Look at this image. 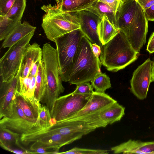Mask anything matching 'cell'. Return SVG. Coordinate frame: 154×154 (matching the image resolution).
I'll use <instances>...</instances> for the list:
<instances>
[{
  "label": "cell",
  "mask_w": 154,
  "mask_h": 154,
  "mask_svg": "<svg viewBox=\"0 0 154 154\" xmlns=\"http://www.w3.org/2000/svg\"><path fill=\"white\" fill-rule=\"evenodd\" d=\"M109 152L106 150L92 149L74 147L70 150L58 154H107Z\"/></svg>",
  "instance_id": "obj_29"
},
{
  "label": "cell",
  "mask_w": 154,
  "mask_h": 154,
  "mask_svg": "<svg viewBox=\"0 0 154 154\" xmlns=\"http://www.w3.org/2000/svg\"><path fill=\"white\" fill-rule=\"evenodd\" d=\"M119 31L110 22L106 16L101 18L98 26V33L100 41L102 45L113 38Z\"/></svg>",
  "instance_id": "obj_20"
},
{
  "label": "cell",
  "mask_w": 154,
  "mask_h": 154,
  "mask_svg": "<svg viewBox=\"0 0 154 154\" xmlns=\"http://www.w3.org/2000/svg\"><path fill=\"white\" fill-rule=\"evenodd\" d=\"M146 50L150 54L154 52V31L149 39Z\"/></svg>",
  "instance_id": "obj_36"
},
{
  "label": "cell",
  "mask_w": 154,
  "mask_h": 154,
  "mask_svg": "<svg viewBox=\"0 0 154 154\" xmlns=\"http://www.w3.org/2000/svg\"><path fill=\"white\" fill-rule=\"evenodd\" d=\"M95 0H63L59 7L64 12L74 13L88 7Z\"/></svg>",
  "instance_id": "obj_25"
},
{
  "label": "cell",
  "mask_w": 154,
  "mask_h": 154,
  "mask_svg": "<svg viewBox=\"0 0 154 154\" xmlns=\"http://www.w3.org/2000/svg\"><path fill=\"white\" fill-rule=\"evenodd\" d=\"M45 14L42 26L47 38L55 42L61 36L80 29L78 18L75 13L64 12L57 5L49 4L41 7Z\"/></svg>",
  "instance_id": "obj_4"
},
{
  "label": "cell",
  "mask_w": 154,
  "mask_h": 154,
  "mask_svg": "<svg viewBox=\"0 0 154 154\" xmlns=\"http://www.w3.org/2000/svg\"><path fill=\"white\" fill-rule=\"evenodd\" d=\"M92 43L84 36L82 39L70 75L69 83L76 85L91 81L101 71V63L94 55Z\"/></svg>",
  "instance_id": "obj_5"
},
{
  "label": "cell",
  "mask_w": 154,
  "mask_h": 154,
  "mask_svg": "<svg viewBox=\"0 0 154 154\" xmlns=\"http://www.w3.org/2000/svg\"><path fill=\"white\" fill-rule=\"evenodd\" d=\"M117 102L105 93L94 91L88 105L75 115L66 119H75L92 113L101 112Z\"/></svg>",
  "instance_id": "obj_15"
},
{
  "label": "cell",
  "mask_w": 154,
  "mask_h": 154,
  "mask_svg": "<svg viewBox=\"0 0 154 154\" xmlns=\"http://www.w3.org/2000/svg\"><path fill=\"white\" fill-rule=\"evenodd\" d=\"M83 10L91 12L101 19L103 16H106L110 22L115 27L116 13L110 7L103 3L95 0Z\"/></svg>",
  "instance_id": "obj_22"
},
{
  "label": "cell",
  "mask_w": 154,
  "mask_h": 154,
  "mask_svg": "<svg viewBox=\"0 0 154 154\" xmlns=\"http://www.w3.org/2000/svg\"><path fill=\"white\" fill-rule=\"evenodd\" d=\"M47 85L45 66L42 58L40 60L36 76L34 96L40 102L43 97Z\"/></svg>",
  "instance_id": "obj_24"
},
{
  "label": "cell",
  "mask_w": 154,
  "mask_h": 154,
  "mask_svg": "<svg viewBox=\"0 0 154 154\" xmlns=\"http://www.w3.org/2000/svg\"><path fill=\"white\" fill-rule=\"evenodd\" d=\"M15 0H0V16H5Z\"/></svg>",
  "instance_id": "obj_32"
},
{
  "label": "cell",
  "mask_w": 154,
  "mask_h": 154,
  "mask_svg": "<svg viewBox=\"0 0 154 154\" xmlns=\"http://www.w3.org/2000/svg\"><path fill=\"white\" fill-rule=\"evenodd\" d=\"M40 60L35 62L33 64L30 70L29 74V76L33 77L36 76L39 63Z\"/></svg>",
  "instance_id": "obj_39"
},
{
  "label": "cell",
  "mask_w": 154,
  "mask_h": 154,
  "mask_svg": "<svg viewBox=\"0 0 154 154\" xmlns=\"http://www.w3.org/2000/svg\"><path fill=\"white\" fill-rule=\"evenodd\" d=\"M152 81L154 82V59L152 61Z\"/></svg>",
  "instance_id": "obj_40"
},
{
  "label": "cell",
  "mask_w": 154,
  "mask_h": 154,
  "mask_svg": "<svg viewBox=\"0 0 154 154\" xmlns=\"http://www.w3.org/2000/svg\"><path fill=\"white\" fill-rule=\"evenodd\" d=\"M26 5V0H15L5 16L16 24L21 22L22 18Z\"/></svg>",
  "instance_id": "obj_26"
},
{
  "label": "cell",
  "mask_w": 154,
  "mask_h": 154,
  "mask_svg": "<svg viewBox=\"0 0 154 154\" xmlns=\"http://www.w3.org/2000/svg\"><path fill=\"white\" fill-rule=\"evenodd\" d=\"M42 50L35 42L29 44L24 51L22 57L21 76L25 78L29 75L33 64L42 57Z\"/></svg>",
  "instance_id": "obj_18"
},
{
  "label": "cell",
  "mask_w": 154,
  "mask_h": 154,
  "mask_svg": "<svg viewBox=\"0 0 154 154\" xmlns=\"http://www.w3.org/2000/svg\"><path fill=\"white\" fill-rule=\"evenodd\" d=\"M42 50L47 85L41 102L45 104L52 117L56 100L65 88L60 75L56 49L46 43L43 45Z\"/></svg>",
  "instance_id": "obj_3"
},
{
  "label": "cell",
  "mask_w": 154,
  "mask_h": 154,
  "mask_svg": "<svg viewBox=\"0 0 154 154\" xmlns=\"http://www.w3.org/2000/svg\"><path fill=\"white\" fill-rule=\"evenodd\" d=\"M32 32L9 48L0 59L1 81L6 82L13 77L20 66L23 54L34 35Z\"/></svg>",
  "instance_id": "obj_9"
},
{
  "label": "cell",
  "mask_w": 154,
  "mask_h": 154,
  "mask_svg": "<svg viewBox=\"0 0 154 154\" xmlns=\"http://www.w3.org/2000/svg\"><path fill=\"white\" fill-rule=\"evenodd\" d=\"M77 17L82 32L91 43L100 46L101 49L103 45L100 42L98 33V26L101 18L89 11L82 10L74 12Z\"/></svg>",
  "instance_id": "obj_14"
},
{
  "label": "cell",
  "mask_w": 154,
  "mask_h": 154,
  "mask_svg": "<svg viewBox=\"0 0 154 154\" xmlns=\"http://www.w3.org/2000/svg\"><path fill=\"white\" fill-rule=\"evenodd\" d=\"M152 61L147 59L134 72L130 81L131 90L138 99L147 97L150 83L152 82Z\"/></svg>",
  "instance_id": "obj_13"
},
{
  "label": "cell",
  "mask_w": 154,
  "mask_h": 154,
  "mask_svg": "<svg viewBox=\"0 0 154 154\" xmlns=\"http://www.w3.org/2000/svg\"><path fill=\"white\" fill-rule=\"evenodd\" d=\"M100 55L101 64L109 71L116 72L135 61L139 52L133 48L125 35L119 31L108 43L103 45Z\"/></svg>",
  "instance_id": "obj_2"
},
{
  "label": "cell",
  "mask_w": 154,
  "mask_h": 154,
  "mask_svg": "<svg viewBox=\"0 0 154 154\" xmlns=\"http://www.w3.org/2000/svg\"><path fill=\"white\" fill-rule=\"evenodd\" d=\"M106 4L110 7L116 13L120 0H98Z\"/></svg>",
  "instance_id": "obj_33"
},
{
  "label": "cell",
  "mask_w": 154,
  "mask_h": 154,
  "mask_svg": "<svg viewBox=\"0 0 154 154\" xmlns=\"http://www.w3.org/2000/svg\"><path fill=\"white\" fill-rule=\"evenodd\" d=\"M36 29L26 21L20 23L4 40L2 48L11 47L29 34L35 32Z\"/></svg>",
  "instance_id": "obj_19"
},
{
  "label": "cell",
  "mask_w": 154,
  "mask_h": 154,
  "mask_svg": "<svg viewBox=\"0 0 154 154\" xmlns=\"http://www.w3.org/2000/svg\"><path fill=\"white\" fill-rule=\"evenodd\" d=\"M94 88L89 83L85 82L76 85L75 90L73 91L74 94H89L93 93Z\"/></svg>",
  "instance_id": "obj_31"
},
{
  "label": "cell",
  "mask_w": 154,
  "mask_h": 154,
  "mask_svg": "<svg viewBox=\"0 0 154 154\" xmlns=\"http://www.w3.org/2000/svg\"><path fill=\"white\" fill-rule=\"evenodd\" d=\"M114 153L154 154V141L143 142L130 139L126 142L111 147Z\"/></svg>",
  "instance_id": "obj_16"
},
{
  "label": "cell",
  "mask_w": 154,
  "mask_h": 154,
  "mask_svg": "<svg viewBox=\"0 0 154 154\" xmlns=\"http://www.w3.org/2000/svg\"><path fill=\"white\" fill-rule=\"evenodd\" d=\"M91 82L96 92L105 93L106 89L111 87L109 77L105 73L101 72L97 74Z\"/></svg>",
  "instance_id": "obj_27"
},
{
  "label": "cell",
  "mask_w": 154,
  "mask_h": 154,
  "mask_svg": "<svg viewBox=\"0 0 154 154\" xmlns=\"http://www.w3.org/2000/svg\"><path fill=\"white\" fill-rule=\"evenodd\" d=\"M28 150L34 154H56V152L53 150L42 147H37Z\"/></svg>",
  "instance_id": "obj_34"
},
{
  "label": "cell",
  "mask_w": 154,
  "mask_h": 154,
  "mask_svg": "<svg viewBox=\"0 0 154 154\" xmlns=\"http://www.w3.org/2000/svg\"><path fill=\"white\" fill-rule=\"evenodd\" d=\"M83 136L65 135L46 128L32 133L22 134L20 140L25 145L32 143L29 149L42 147L53 150L58 154L62 147L81 138Z\"/></svg>",
  "instance_id": "obj_7"
},
{
  "label": "cell",
  "mask_w": 154,
  "mask_h": 154,
  "mask_svg": "<svg viewBox=\"0 0 154 154\" xmlns=\"http://www.w3.org/2000/svg\"><path fill=\"white\" fill-rule=\"evenodd\" d=\"M21 136L5 128L0 126V145L5 146L26 149L20 144Z\"/></svg>",
  "instance_id": "obj_23"
},
{
  "label": "cell",
  "mask_w": 154,
  "mask_h": 154,
  "mask_svg": "<svg viewBox=\"0 0 154 154\" xmlns=\"http://www.w3.org/2000/svg\"><path fill=\"white\" fill-rule=\"evenodd\" d=\"M116 20L115 27L125 35L133 48L139 52L146 42L148 28L143 8L136 0H120Z\"/></svg>",
  "instance_id": "obj_1"
},
{
  "label": "cell",
  "mask_w": 154,
  "mask_h": 154,
  "mask_svg": "<svg viewBox=\"0 0 154 154\" xmlns=\"http://www.w3.org/2000/svg\"><path fill=\"white\" fill-rule=\"evenodd\" d=\"M51 113L46 105L42 106L39 113V119L40 124L43 129H46L52 125Z\"/></svg>",
  "instance_id": "obj_28"
},
{
  "label": "cell",
  "mask_w": 154,
  "mask_h": 154,
  "mask_svg": "<svg viewBox=\"0 0 154 154\" xmlns=\"http://www.w3.org/2000/svg\"><path fill=\"white\" fill-rule=\"evenodd\" d=\"M32 77L28 75L25 78L20 77V93L27 97H29V91Z\"/></svg>",
  "instance_id": "obj_30"
},
{
  "label": "cell",
  "mask_w": 154,
  "mask_h": 154,
  "mask_svg": "<svg viewBox=\"0 0 154 154\" xmlns=\"http://www.w3.org/2000/svg\"><path fill=\"white\" fill-rule=\"evenodd\" d=\"M55 1L57 5L60 7L62 3L63 0H55Z\"/></svg>",
  "instance_id": "obj_41"
},
{
  "label": "cell",
  "mask_w": 154,
  "mask_h": 154,
  "mask_svg": "<svg viewBox=\"0 0 154 154\" xmlns=\"http://www.w3.org/2000/svg\"><path fill=\"white\" fill-rule=\"evenodd\" d=\"M92 49L93 52L97 59L100 61L99 57L101 53V48L100 47L95 43H92Z\"/></svg>",
  "instance_id": "obj_38"
},
{
  "label": "cell",
  "mask_w": 154,
  "mask_h": 154,
  "mask_svg": "<svg viewBox=\"0 0 154 154\" xmlns=\"http://www.w3.org/2000/svg\"><path fill=\"white\" fill-rule=\"evenodd\" d=\"M15 100L27 117L35 121L39 120L42 106L34 96L27 97L17 91Z\"/></svg>",
  "instance_id": "obj_17"
},
{
  "label": "cell",
  "mask_w": 154,
  "mask_h": 154,
  "mask_svg": "<svg viewBox=\"0 0 154 154\" xmlns=\"http://www.w3.org/2000/svg\"><path fill=\"white\" fill-rule=\"evenodd\" d=\"M92 94H76L72 92L58 97L56 100L52 116V125L56 121L72 117L85 108L88 105Z\"/></svg>",
  "instance_id": "obj_10"
},
{
  "label": "cell",
  "mask_w": 154,
  "mask_h": 154,
  "mask_svg": "<svg viewBox=\"0 0 154 154\" xmlns=\"http://www.w3.org/2000/svg\"><path fill=\"white\" fill-rule=\"evenodd\" d=\"M146 17L148 21H154V4L144 11Z\"/></svg>",
  "instance_id": "obj_35"
},
{
  "label": "cell",
  "mask_w": 154,
  "mask_h": 154,
  "mask_svg": "<svg viewBox=\"0 0 154 154\" xmlns=\"http://www.w3.org/2000/svg\"><path fill=\"white\" fill-rule=\"evenodd\" d=\"M0 126L8 129L20 136L43 130L39 120L35 121L27 117L15 100L12 114L9 116L4 117L0 119Z\"/></svg>",
  "instance_id": "obj_11"
},
{
  "label": "cell",
  "mask_w": 154,
  "mask_h": 154,
  "mask_svg": "<svg viewBox=\"0 0 154 154\" xmlns=\"http://www.w3.org/2000/svg\"><path fill=\"white\" fill-rule=\"evenodd\" d=\"M84 35L80 29L65 34L55 41L60 75L68 82L81 40Z\"/></svg>",
  "instance_id": "obj_6"
},
{
  "label": "cell",
  "mask_w": 154,
  "mask_h": 154,
  "mask_svg": "<svg viewBox=\"0 0 154 154\" xmlns=\"http://www.w3.org/2000/svg\"><path fill=\"white\" fill-rule=\"evenodd\" d=\"M23 57V56H22ZM22 58L20 67L15 75L6 82L1 81L0 85V118L10 116L16 94L20 91Z\"/></svg>",
  "instance_id": "obj_12"
},
{
  "label": "cell",
  "mask_w": 154,
  "mask_h": 154,
  "mask_svg": "<svg viewBox=\"0 0 154 154\" xmlns=\"http://www.w3.org/2000/svg\"><path fill=\"white\" fill-rule=\"evenodd\" d=\"M125 114V107L116 102L99 114L100 119L108 124L120 121Z\"/></svg>",
  "instance_id": "obj_21"
},
{
  "label": "cell",
  "mask_w": 154,
  "mask_h": 154,
  "mask_svg": "<svg viewBox=\"0 0 154 154\" xmlns=\"http://www.w3.org/2000/svg\"><path fill=\"white\" fill-rule=\"evenodd\" d=\"M145 10L154 4V0H136Z\"/></svg>",
  "instance_id": "obj_37"
},
{
  "label": "cell",
  "mask_w": 154,
  "mask_h": 154,
  "mask_svg": "<svg viewBox=\"0 0 154 154\" xmlns=\"http://www.w3.org/2000/svg\"><path fill=\"white\" fill-rule=\"evenodd\" d=\"M100 112L92 113L74 120L64 119L56 122L47 128L65 135H86L100 127L108 124L100 118Z\"/></svg>",
  "instance_id": "obj_8"
}]
</instances>
